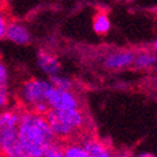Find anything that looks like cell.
<instances>
[{"mask_svg":"<svg viewBox=\"0 0 157 157\" xmlns=\"http://www.w3.org/2000/svg\"><path fill=\"white\" fill-rule=\"evenodd\" d=\"M18 137L23 157H44L45 148L57 141L45 117L33 111L20 113Z\"/></svg>","mask_w":157,"mask_h":157,"instance_id":"6da1fadb","label":"cell"},{"mask_svg":"<svg viewBox=\"0 0 157 157\" xmlns=\"http://www.w3.org/2000/svg\"><path fill=\"white\" fill-rule=\"evenodd\" d=\"M45 120L57 138H69L86 126V116L79 108L53 109L44 114Z\"/></svg>","mask_w":157,"mask_h":157,"instance_id":"7a4b0ae2","label":"cell"},{"mask_svg":"<svg viewBox=\"0 0 157 157\" xmlns=\"http://www.w3.org/2000/svg\"><path fill=\"white\" fill-rule=\"evenodd\" d=\"M50 83L43 79H29L24 82L20 88V98L28 107H33L36 103L45 101V93L50 88Z\"/></svg>","mask_w":157,"mask_h":157,"instance_id":"3957f363","label":"cell"},{"mask_svg":"<svg viewBox=\"0 0 157 157\" xmlns=\"http://www.w3.org/2000/svg\"><path fill=\"white\" fill-rule=\"evenodd\" d=\"M45 101L49 108L53 109H71L79 108V99L71 90H64L50 86L45 93Z\"/></svg>","mask_w":157,"mask_h":157,"instance_id":"277c9868","label":"cell"},{"mask_svg":"<svg viewBox=\"0 0 157 157\" xmlns=\"http://www.w3.org/2000/svg\"><path fill=\"white\" fill-rule=\"evenodd\" d=\"M0 155L8 157H23L18 137V127L8 126L0 128Z\"/></svg>","mask_w":157,"mask_h":157,"instance_id":"5b68a950","label":"cell"},{"mask_svg":"<svg viewBox=\"0 0 157 157\" xmlns=\"http://www.w3.org/2000/svg\"><path fill=\"white\" fill-rule=\"evenodd\" d=\"M5 38L9 39L11 43L18 45H25L30 43V33L28 28L18 21L8 23L6 30H5Z\"/></svg>","mask_w":157,"mask_h":157,"instance_id":"8992f818","label":"cell"},{"mask_svg":"<svg viewBox=\"0 0 157 157\" xmlns=\"http://www.w3.org/2000/svg\"><path fill=\"white\" fill-rule=\"evenodd\" d=\"M133 59L135 53H132V52H114V53H111L106 57L104 65L111 71H118L132 65Z\"/></svg>","mask_w":157,"mask_h":157,"instance_id":"52a82bcc","label":"cell"},{"mask_svg":"<svg viewBox=\"0 0 157 157\" xmlns=\"http://www.w3.org/2000/svg\"><path fill=\"white\" fill-rule=\"evenodd\" d=\"M36 59H38V65L40 67V69L44 73H47L48 75H52V74H56V73L60 72L59 60L53 54H50L49 52L43 50V49L39 50Z\"/></svg>","mask_w":157,"mask_h":157,"instance_id":"ba28073f","label":"cell"},{"mask_svg":"<svg viewBox=\"0 0 157 157\" xmlns=\"http://www.w3.org/2000/svg\"><path fill=\"white\" fill-rule=\"evenodd\" d=\"M83 146L88 157H109L112 155L104 143L96 140H88Z\"/></svg>","mask_w":157,"mask_h":157,"instance_id":"9c48e42d","label":"cell"},{"mask_svg":"<svg viewBox=\"0 0 157 157\" xmlns=\"http://www.w3.org/2000/svg\"><path fill=\"white\" fill-rule=\"evenodd\" d=\"M93 30L98 35H104L111 30V20L107 15V13L104 11H98L93 17Z\"/></svg>","mask_w":157,"mask_h":157,"instance_id":"30bf717a","label":"cell"},{"mask_svg":"<svg viewBox=\"0 0 157 157\" xmlns=\"http://www.w3.org/2000/svg\"><path fill=\"white\" fill-rule=\"evenodd\" d=\"M156 63V57L151 52H141L138 54H135V59L132 65L137 69H150Z\"/></svg>","mask_w":157,"mask_h":157,"instance_id":"8fae6325","label":"cell"},{"mask_svg":"<svg viewBox=\"0 0 157 157\" xmlns=\"http://www.w3.org/2000/svg\"><path fill=\"white\" fill-rule=\"evenodd\" d=\"M20 120V113L15 111H0V128L3 127H18Z\"/></svg>","mask_w":157,"mask_h":157,"instance_id":"7c38bea8","label":"cell"},{"mask_svg":"<svg viewBox=\"0 0 157 157\" xmlns=\"http://www.w3.org/2000/svg\"><path fill=\"white\" fill-rule=\"evenodd\" d=\"M49 83L53 87H56V88L64 89V90H71L72 87H73V83H72V81L69 79V78L64 77V75H60L59 73L49 75Z\"/></svg>","mask_w":157,"mask_h":157,"instance_id":"4fadbf2b","label":"cell"},{"mask_svg":"<svg viewBox=\"0 0 157 157\" xmlns=\"http://www.w3.org/2000/svg\"><path fill=\"white\" fill-rule=\"evenodd\" d=\"M63 156L65 157H88L84 146L79 143H69L63 147Z\"/></svg>","mask_w":157,"mask_h":157,"instance_id":"5bb4252c","label":"cell"},{"mask_svg":"<svg viewBox=\"0 0 157 157\" xmlns=\"http://www.w3.org/2000/svg\"><path fill=\"white\" fill-rule=\"evenodd\" d=\"M44 157H63V147L58 145V142H53L44 151Z\"/></svg>","mask_w":157,"mask_h":157,"instance_id":"9a60e30c","label":"cell"},{"mask_svg":"<svg viewBox=\"0 0 157 157\" xmlns=\"http://www.w3.org/2000/svg\"><path fill=\"white\" fill-rule=\"evenodd\" d=\"M8 104H9L8 86H0V109L5 108Z\"/></svg>","mask_w":157,"mask_h":157,"instance_id":"2e32d148","label":"cell"},{"mask_svg":"<svg viewBox=\"0 0 157 157\" xmlns=\"http://www.w3.org/2000/svg\"><path fill=\"white\" fill-rule=\"evenodd\" d=\"M32 111L35 112V113H38V114H43V116H44V114L49 111V106H48L47 101H43V102L36 103L35 106H33V107H32Z\"/></svg>","mask_w":157,"mask_h":157,"instance_id":"e0dca14e","label":"cell"},{"mask_svg":"<svg viewBox=\"0 0 157 157\" xmlns=\"http://www.w3.org/2000/svg\"><path fill=\"white\" fill-rule=\"evenodd\" d=\"M9 81V73L5 67V64L0 60V86H8Z\"/></svg>","mask_w":157,"mask_h":157,"instance_id":"ac0fdd59","label":"cell"},{"mask_svg":"<svg viewBox=\"0 0 157 157\" xmlns=\"http://www.w3.org/2000/svg\"><path fill=\"white\" fill-rule=\"evenodd\" d=\"M6 25H8V21H6V18L4 17V14L0 11V39L2 38H5V30H6Z\"/></svg>","mask_w":157,"mask_h":157,"instance_id":"d6986e66","label":"cell"},{"mask_svg":"<svg viewBox=\"0 0 157 157\" xmlns=\"http://www.w3.org/2000/svg\"><path fill=\"white\" fill-rule=\"evenodd\" d=\"M141 156H148L150 157V156H153V155H151V153H142Z\"/></svg>","mask_w":157,"mask_h":157,"instance_id":"ffe728a7","label":"cell"}]
</instances>
